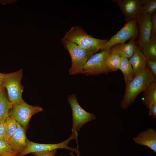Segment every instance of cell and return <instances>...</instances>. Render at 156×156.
<instances>
[{
    "instance_id": "44dd1931",
    "label": "cell",
    "mask_w": 156,
    "mask_h": 156,
    "mask_svg": "<svg viewBox=\"0 0 156 156\" xmlns=\"http://www.w3.org/2000/svg\"><path fill=\"white\" fill-rule=\"evenodd\" d=\"M17 122L8 117L4 122L5 128V140L8 142L9 139L14 134L17 127Z\"/></svg>"
},
{
    "instance_id": "5bb4252c",
    "label": "cell",
    "mask_w": 156,
    "mask_h": 156,
    "mask_svg": "<svg viewBox=\"0 0 156 156\" xmlns=\"http://www.w3.org/2000/svg\"><path fill=\"white\" fill-rule=\"evenodd\" d=\"M135 38H131L127 43H120L114 44L110 48V52L117 54L120 57L129 58L137 46Z\"/></svg>"
},
{
    "instance_id": "9a60e30c",
    "label": "cell",
    "mask_w": 156,
    "mask_h": 156,
    "mask_svg": "<svg viewBox=\"0 0 156 156\" xmlns=\"http://www.w3.org/2000/svg\"><path fill=\"white\" fill-rule=\"evenodd\" d=\"M129 59V61L133 69L135 76L148 68L146 59L139 47L137 46L133 55Z\"/></svg>"
},
{
    "instance_id": "ac0fdd59",
    "label": "cell",
    "mask_w": 156,
    "mask_h": 156,
    "mask_svg": "<svg viewBox=\"0 0 156 156\" xmlns=\"http://www.w3.org/2000/svg\"><path fill=\"white\" fill-rule=\"evenodd\" d=\"M139 48L146 59L156 61V38H151Z\"/></svg>"
},
{
    "instance_id": "d4e9b609",
    "label": "cell",
    "mask_w": 156,
    "mask_h": 156,
    "mask_svg": "<svg viewBox=\"0 0 156 156\" xmlns=\"http://www.w3.org/2000/svg\"><path fill=\"white\" fill-rule=\"evenodd\" d=\"M146 64L149 70L156 78V61L146 59Z\"/></svg>"
},
{
    "instance_id": "484cf974",
    "label": "cell",
    "mask_w": 156,
    "mask_h": 156,
    "mask_svg": "<svg viewBox=\"0 0 156 156\" xmlns=\"http://www.w3.org/2000/svg\"><path fill=\"white\" fill-rule=\"evenodd\" d=\"M57 150L32 153L34 156H55Z\"/></svg>"
},
{
    "instance_id": "4fadbf2b",
    "label": "cell",
    "mask_w": 156,
    "mask_h": 156,
    "mask_svg": "<svg viewBox=\"0 0 156 156\" xmlns=\"http://www.w3.org/2000/svg\"><path fill=\"white\" fill-rule=\"evenodd\" d=\"M133 139L136 144L146 146L156 153V131L149 128L140 132Z\"/></svg>"
},
{
    "instance_id": "4316f807",
    "label": "cell",
    "mask_w": 156,
    "mask_h": 156,
    "mask_svg": "<svg viewBox=\"0 0 156 156\" xmlns=\"http://www.w3.org/2000/svg\"><path fill=\"white\" fill-rule=\"evenodd\" d=\"M149 109V115L154 118H156V103L150 105Z\"/></svg>"
},
{
    "instance_id": "3957f363",
    "label": "cell",
    "mask_w": 156,
    "mask_h": 156,
    "mask_svg": "<svg viewBox=\"0 0 156 156\" xmlns=\"http://www.w3.org/2000/svg\"><path fill=\"white\" fill-rule=\"evenodd\" d=\"M62 42L68 52L71 59V66L69 70V74L72 75L80 73L86 62L95 53L83 49L75 43L63 38Z\"/></svg>"
},
{
    "instance_id": "83f0119b",
    "label": "cell",
    "mask_w": 156,
    "mask_h": 156,
    "mask_svg": "<svg viewBox=\"0 0 156 156\" xmlns=\"http://www.w3.org/2000/svg\"><path fill=\"white\" fill-rule=\"evenodd\" d=\"M5 135L4 123H0V140H5Z\"/></svg>"
},
{
    "instance_id": "9c48e42d",
    "label": "cell",
    "mask_w": 156,
    "mask_h": 156,
    "mask_svg": "<svg viewBox=\"0 0 156 156\" xmlns=\"http://www.w3.org/2000/svg\"><path fill=\"white\" fill-rule=\"evenodd\" d=\"M110 49L92 55L86 62L80 73L96 75L109 72L105 65V59Z\"/></svg>"
},
{
    "instance_id": "cb8c5ba5",
    "label": "cell",
    "mask_w": 156,
    "mask_h": 156,
    "mask_svg": "<svg viewBox=\"0 0 156 156\" xmlns=\"http://www.w3.org/2000/svg\"><path fill=\"white\" fill-rule=\"evenodd\" d=\"M151 38H156V11L151 15Z\"/></svg>"
},
{
    "instance_id": "603a6c76",
    "label": "cell",
    "mask_w": 156,
    "mask_h": 156,
    "mask_svg": "<svg viewBox=\"0 0 156 156\" xmlns=\"http://www.w3.org/2000/svg\"><path fill=\"white\" fill-rule=\"evenodd\" d=\"M13 152L14 151L7 142L0 140V156L7 153Z\"/></svg>"
},
{
    "instance_id": "8fae6325",
    "label": "cell",
    "mask_w": 156,
    "mask_h": 156,
    "mask_svg": "<svg viewBox=\"0 0 156 156\" xmlns=\"http://www.w3.org/2000/svg\"><path fill=\"white\" fill-rule=\"evenodd\" d=\"M137 19V24L139 26V34L136 43L140 47L148 42L151 38V15L140 14Z\"/></svg>"
},
{
    "instance_id": "30bf717a",
    "label": "cell",
    "mask_w": 156,
    "mask_h": 156,
    "mask_svg": "<svg viewBox=\"0 0 156 156\" xmlns=\"http://www.w3.org/2000/svg\"><path fill=\"white\" fill-rule=\"evenodd\" d=\"M119 8L126 22L137 19L140 14L141 0H112Z\"/></svg>"
},
{
    "instance_id": "2e32d148",
    "label": "cell",
    "mask_w": 156,
    "mask_h": 156,
    "mask_svg": "<svg viewBox=\"0 0 156 156\" xmlns=\"http://www.w3.org/2000/svg\"><path fill=\"white\" fill-rule=\"evenodd\" d=\"M13 104L9 100L5 88H0V123H4L8 117Z\"/></svg>"
},
{
    "instance_id": "277c9868",
    "label": "cell",
    "mask_w": 156,
    "mask_h": 156,
    "mask_svg": "<svg viewBox=\"0 0 156 156\" xmlns=\"http://www.w3.org/2000/svg\"><path fill=\"white\" fill-rule=\"evenodd\" d=\"M42 110V107L30 105L23 100L13 104L8 117L14 119L25 130L32 116Z\"/></svg>"
},
{
    "instance_id": "7a4b0ae2",
    "label": "cell",
    "mask_w": 156,
    "mask_h": 156,
    "mask_svg": "<svg viewBox=\"0 0 156 156\" xmlns=\"http://www.w3.org/2000/svg\"><path fill=\"white\" fill-rule=\"evenodd\" d=\"M63 39L73 42L87 50L96 53L100 50L108 41L94 38L80 27H72L64 35Z\"/></svg>"
},
{
    "instance_id": "4dcf8cb0",
    "label": "cell",
    "mask_w": 156,
    "mask_h": 156,
    "mask_svg": "<svg viewBox=\"0 0 156 156\" xmlns=\"http://www.w3.org/2000/svg\"><path fill=\"white\" fill-rule=\"evenodd\" d=\"M77 153V156H80L79 155V153H80V152H78V153ZM70 155L71 156H75L73 154V153L72 152H71L70 153Z\"/></svg>"
},
{
    "instance_id": "7402d4cb",
    "label": "cell",
    "mask_w": 156,
    "mask_h": 156,
    "mask_svg": "<svg viewBox=\"0 0 156 156\" xmlns=\"http://www.w3.org/2000/svg\"><path fill=\"white\" fill-rule=\"evenodd\" d=\"M142 6L140 14L151 15L156 11V0H141Z\"/></svg>"
},
{
    "instance_id": "f1b7e54d",
    "label": "cell",
    "mask_w": 156,
    "mask_h": 156,
    "mask_svg": "<svg viewBox=\"0 0 156 156\" xmlns=\"http://www.w3.org/2000/svg\"><path fill=\"white\" fill-rule=\"evenodd\" d=\"M18 154L16 152L7 153L0 156H17Z\"/></svg>"
},
{
    "instance_id": "ffe728a7",
    "label": "cell",
    "mask_w": 156,
    "mask_h": 156,
    "mask_svg": "<svg viewBox=\"0 0 156 156\" xmlns=\"http://www.w3.org/2000/svg\"><path fill=\"white\" fill-rule=\"evenodd\" d=\"M121 57L110 51L105 59V66L109 72L115 71L119 69Z\"/></svg>"
},
{
    "instance_id": "7c38bea8",
    "label": "cell",
    "mask_w": 156,
    "mask_h": 156,
    "mask_svg": "<svg viewBox=\"0 0 156 156\" xmlns=\"http://www.w3.org/2000/svg\"><path fill=\"white\" fill-rule=\"evenodd\" d=\"M27 139L25 129L17 122L16 130L9 139L8 143L14 151L17 153L18 155L26 147Z\"/></svg>"
},
{
    "instance_id": "52a82bcc",
    "label": "cell",
    "mask_w": 156,
    "mask_h": 156,
    "mask_svg": "<svg viewBox=\"0 0 156 156\" xmlns=\"http://www.w3.org/2000/svg\"><path fill=\"white\" fill-rule=\"evenodd\" d=\"M68 100L72 110V130L78 132L85 123L96 118L94 115L86 112L81 107L77 101L76 94H70Z\"/></svg>"
},
{
    "instance_id": "f546056e",
    "label": "cell",
    "mask_w": 156,
    "mask_h": 156,
    "mask_svg": "<svg viewBox=\"0 0 156 156\" xmlns=\"http://www.w3.org/2000/svg\"><path fill=\"white\" fill-rule=\"evenodd\" d=\"M4 75L5 74L0 73V88H1L2 87Z\"/></svg>"
},
{
    "instance_id": "6da1fadb",
    "label": "cell",
    "mask_w": 156,
    "mask_h": 156,
    "mask_svg": "<svg viewBox=\"0 0 156 156\" xmlns=\"http://www.w3.org/2000/svg\"><path fill=\"white\" fill-rule=\"evenodd\" d=\"M155 81L156 79L148 68L136 75L127 85H125L124 95L120 102L121 107L127 109L134 101L140 92Z\"/></svg>"
},
{
    "instance_id": "e0dca14e",
    "label": "cell",
    "mask_w": 156,
    "mask_h": 156,
    "mask_svg": "<svg viewBox=\"0 0 156 156\" xmlns=\"http://www.w3.org/2000/svg\"><path fill=\"white\" fill-rule=\"evenodd\" d=\"M143 92L142 102L148 108L150 105L156 103V81L149 85Z\"/></svg>"
},
{
    "instance_id": "ba28073f",
    "label": "cell",
    "mask_w": 156,
    "mask_h": 156,
    "mask_svg": "<svg viewBox=\"0 0 156 156\" xmlns=\"http://www.w3.org/2000/svg\"><path fill=\"white\" fill-rule=\"evenodd\" d=\"M138 29L137 19L126 22L120 30L103 45L101 51L108 49L116 44L125 42L132 38H135L138 34Z\"/></svg>"
},
{
    "instance_id": "8992f818",
    "label": "cell",
    "mask_w": 156,
    "mask_h": 156,
    "mask_svg": "<svg viewBox=\"0 0 156 156\" xmlns=\"http://www.w3.org/2000/svg\"><path fill=\"white\" fill-rule=\"evenodd\" d=\"M72 134L67 140L60 143L55 144H42L37 143L27 140V146L24 151L18 155V156H23L30 153L44 152L57 150L58 149H65L69 150L72 152H80L78 146L76 148L69 147L68 144L70 141L76 139L77 142L78 132L72 130Z\"/></svg>"
},
{
    "instance_id": "d6986e66",
    "label": "cell",
    "mask_w": 156,
    "mask_h": 156,
    "mask_svg": "<svg viewBox=\"0 0 156 156\" xmlns=\"http://www.w3.org/2000/svg\"><path fill=\"white\" fill-rule=\"evenodd\" d=\"M119 69L123 73L125 85H127L134 77L135 75L132 66L129 59L121 57Z\"/></svg>"
},
{
    "instance_id": "5b68a950",
    "label": "cell",
    "mask_w": 156,
    "mask_h": 156,
    "mask_svg": "<svg viewBox=\"0 0 156 156\" xmlns=\"http://www.w3.org/2000/svg\"><path fill=\"white\" fill-rule=\"evenodd\" d=\"M23 75L22 69L5 74L2 87L6 89L9 100L13 104L23 100L22 94L24 87L21 83Z\"/></svg>"
}]
</instances>
